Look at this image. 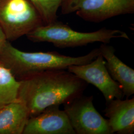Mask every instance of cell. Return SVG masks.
<instances>
[{"mask_svg": "<svg viewBox=\"0 0 134 134\" xmlns=\"http://www.w3.org/2000/svg\"><path fill=\"white\" fill-rule=\"evenodd\" d=\"M104 112L112 134H134V97L111 101L106 103Z\"/></svg>", "mask_w": 134, "mask_h": 134, "instance_id": "9c48e42d", "label": "cell"}, {"mask_svg": "<svg viewBox=\"0 0 134 134\" xmlns=\"http://www.w3.org/2000/svg\"><path fill=\"white\" fill-rule=\"evenodd\" d=\"M2 107H3V106H0V109H1V108H2Z\"/></svg>", "mask_w": 134, "mask_h": 134, "instance_id": "2e32d148", "label": "cell"}, {"mask_svg": "<svg viewBox=\"0 0 134 134\" xmlns=\"http://www.w3.org/2000/svg\"><path fill=\"white\" fill-rule=\"evenodd\" d=\"M80 0H64L61 6L63 14H66L74 13Z\"/></svg>", "mask_w": 134, "mask_h": 134, "instance_id": "5bb4252c", "label": "cell"}, {"mask_svg": "<svg viewBox=\"0 0 134 134\" xmlns=\"http://www.w3.org/2000/svg\"><path fill=\"white\" fill-rule=\"evenodd\" d=\"M82 19L99 23L134 12V0H80L75 12Z\"/></svg>", "mask_w": 134, "mask_h": 134, "instance_id": "52a82bcc", "label": "cell"}, {"mask_svg": "<svg viewBox=\"0 0 134 134\" xmlns=\"http://www.w3.org/2000/svg\"><path fill=\"white\" fill-rule=\"evenodd\" d=\"M26 36L34 42H47L60 48L85 46L97 42L108 44L113 38L130 39L127 34L118 29L102 28L93 32H82L75 31L57 20L39 26Z\"/></svg>", "mask_w": 134, "mask_h": 134, "instance_id": "3957f363", "label": "cell"}, {"mask_svg": "<svg viewBox=\"0 0 134 134\" xmlns=\"http://www.w3.org/2000/svg\"><path fill=\"white\" fill-rule=\"evenodd\" d=\"M19 81L18 99L26 106L30 117L50 106L71 102L82 94L87 84L66 69L39 72Z\"/></svg>", "mask_w": 134, "mask_h": 134, "instance_id": "6da1fadb", "label": "cell"}, {"mask_svg": "<svg viewBox=\"0 0 134 134\" xmlns=\"http://www.w3.org/2000/svg\"><path fill=\"white\" fill-rule=\"evenodd\" d=\"M93 96H80L64 104L76 134H112L107 119L96 110Z\"/></svg>", "mask_w": 134, "mask_h": 134, "instance_id": "5b68a950", "label": "cell"}, {"mask_svg": "<svg viewBox=\"0 0 134 134\" xmlns=\"http://www.w3.org/2000/svg\"><path fill=\"white\" fill-rule=\"evenodd\" d=\"M43 24L29 0H0V26L8 41H15Z\"/></svg>", "mask_w": 134, "mask_h": 134, "instance_id": "277c9868", "label": "cell"}, {"mask_svg": "<svg viewBox=\"0 0 134 134\" xmlns=\"http://www.w3.org/2000/svg\"><path fill=\"white\" fill-rule=\"evenodd\" d=\"M30 117L29 110L17 99L0 109V134H23Z\"/></svg>", "mask_w": 134, "mask_h": 134, "instance_id": "8fae6325", "label": "cell"}, {"mask_svg": "<svg viewBox=\"0 0 134 134\" xmlns=\"http://www.w3.org/2000/svg\"><path fill=\"white\" fill-rule=\"evenodd\" d=\"M59 106H50L30 117L23 134H76L66 113Z\"/></svg>", "mask_w": 134, "mask_h": 134, "instance_id": "ba28073f", "label": "cell"}, {"mask_svg": "<svg viewBox=\"0 0 134 134\" xmlns=\"http://www.w3.org/2000/svg\"><path fill=\"white\" fill-rule=\"evenodd\" d=\"M7 41L5 33L0 26V49L5 44V42Z\"/></svg>", "mask_w": 134, "mask_h": 134, "instance_id": "9a60e30c", "label": "cell"}, {"mask_svg": "<svg viewBox=\"0 0 134 134\" xmlns=\"http://www.w3.org/2000/svg\"><path fill=\"white\" fill-rule=\"evenodd\" d=\"M38 11L43 24H49L57 20L58 10L64 0H29Z\"/></svg>", "mask_w": 134, "mask_h": 134, "instance_id": "4fadbf2b", "label": "cell"}, {"mask_svg": "<svg viewBox=\"0 0 134 134\" xmlns=\"http://www.w3.org/2000/svg\"><path fill=\"white\" fill-rule=\"evenodd\" d=\"M19 82L10 70L0 61V106L18 99Z\"/></svg>", "mask_w": 134, "mask_h": 134, "instance_id": "7c38bea8", "label": "cell"}, {"mask_svg": "<svg viewBox=\"0 0 134 134\" xmlns=\"http://www.w3.org/2000/svg\"><path fill=\"white\" fill-rule=\"evenodd\" d=\"M67 70L87 83L96 86L102 93L106 103L114 99H123L124 96L120 84L111 76L101 53L91 62L71 65Z\"/></svg>", "mask_w": 134, "mask_h": 134, "instance_id": "8992f818", "label": "cell"}, {"mask_svg": "<svg viewBox=\"0 0 134 134\" xmlns=\"http://www.w3.org/2000/svg\"><path fill=\"white\" fill-rule=\"evenodd\" d=\"M100 53L99 48L79 57L65 56L57 52H27L14 47L7 40L0 49V61L20 80L39 72L67 69L71 65L86 64L96 59Z\"/></svg>", "mask_w": 134, "mask_h": 134, "instance_id": "7a4b0ae2", "label": "cell"}, {"mask_svg": "<svg viewBox=\"0 0 134 134\" xmlns=\"http://www.w3.org/2000/svg\"><path fill=\"white\" fill-rule=\"evenodd\" d=\"M99 48L111 76L120 84L124 96L129 97L132 96L134 93V69L117 57L113 46L102 43Z\"/></svg>", "mask_w": 134, "mask_h": 134, "instance_id": "30bf717a", "label": "cell"}]
</instances>
